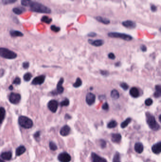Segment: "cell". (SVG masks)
Returning a JSON list of instances; mask_svg holds the SVG:
<instances>
[{"mask_svg":"<svg viewBox=\"0 0 161 162\" xmlns=\"http://www.w3.org/2000/svg\"><path fill=\"white\" fill-rule=\"evenodd\" d=\"M10 34L12 37H22L23 34L20 31H17V30H11L10 31Z\"/></svg>","mask_w":161,"mask_h":162,"instance_id":"d4e9b609","label":"cell"},{"mask_svg":"<svg viewBox=\"0 0 161 162\" xmlns=\"http://www.w3.org/2000/svg\"><path fill=\"white\" fill-rule=\"evenodd\" d=\"M95 101V96L92 93H88L86 96L85 101L88 105H92L94 104Z\"/></svg>","mask_w":161,"mask_h":162,"instance_id":"9c48e42d","label":"cell"},{"mask_svg":"<svg viewBox=\"0 0 161 162\" xmlns=\"http://www.w3.org/2000/svg\"><path fill=\"white\" fill-rule=\"evenodd\" d=\"M120 87L125 90H127L129 88V85H128V84H127V83H122L120 84Z\"/></svg>","mask_w":161,"mask_h":162,"instance_id":"ab89813d","label":"cell"},{"mask_svg":"<svg viewBox=\"0 0 161 162\" xmlns=\"http://www.w3.org/2000/svg\"><path fill=\"white\" fill-rule=\"evenodd\" d=\"M95 19L98 21H99V22H101V23H103L104 24H105V25H107V24H109V23H110V21L109 19L105 18H104V17H97L95 18Z\"/></svg>","mask_w":161,"mask_h":162,"instance_id":"44dd1931","label":"cell"},{"mask_svg":"<svg viewBox=\"0 0 161 162\" xmlns=\"http://www.w3.org/2000/svg\"><path fill=\"white\" fill-rule=\"evenodd\" d=\"M161 95V86L157 85L155 86V92L154 93V97L155 98H159Z\"/></svg>","mask_w":161,"mask_h":162,"instance_id":"cb8c5ba5","label":"cell"},{"mask_svg":"<svg viewBox=\"0 0 161 162\" xmlns=\"http://www.w3.org/2000/svg\"><path fill=\"white\" fill-rule=\"evenodd\" d=\"M21 83V80L19 77H17L15 79H14V81L13 82V84H19Z\"/></svg>","mask_w":161,"mask_h":162,"instance_id":"b9f144b4","label":"cell"},{"mask_svg":"<svg viewBox=\"0 0 161 162\" xmlns=\"http://www.w3.org/2000/svg\"><path fill=\"white\" fill-rule=\"evenodd\" d=\"M26 150V149L24 146H20L17 149L16 154L17 156H20L21 155H22L23 153H25Z\"/></svg>","mask_w":161,"mask_h":162,"instance_id":"7402d4cb","label":"cell"},{"mask_svg":"<svg viewBox=\"0 0 161 162\" xmlns=\"http://www.w3.org/2000/svg\"><path fill=\"white\" fill-rule=\"evenodd\" d=\"M42 21L44 22V23H47V24H50L52 21V19L51 18H50L49 17L46 16H44L42 18Z\"/></svg>","mask_w":161,"mask_h":162,"instance_id":"1f68e13d","label":"cell"},{"mask_svg":"<svg viewBox=\"0 0 161 162\" xmlns=\"http://www.w3.org/2000/svg\"><path fill=\"white\" fill-rule=\"evenodd\" d=\"M0 56L3 58L8 59H13L16 58L17 55V54L14 52L8 49L5 48H0Z\"/></svg>","mask_w":161,"mask_h":162,"instance_id":"3957f363","label":"cell"},{"mask_svg":"<svg viewBox=\"0 0 161 162\" xmlns=\"http://www.w3.org/2000/svg\"><path fill=\"white\" fill-rule=\"evenodd\" d=\"M122 139V136L119 133L112 134L111 135V140L114 143H119Z\"/></svg>","mask_w":161,"mask_h":162,"instance_id":"e0dca14e","label":"cell"},{"mask_svg":"<svg viewBox=\"0 0 161 162\" xmlns=\"http://www.w3.org/2000/svg\"><path fill=\"white\" fill-rule=\"evenodd\" d=\"M88 42L89 44L94 46H103L104 44V41L103 40H88Z\"/></svg>","mask_w":161,"mask_h":162,"instance_id":"2e32d148","label":"cell"},{"mask_svg":"<svg viewBox=\"0 0 161 162\" xmlns=\"http://www.w3.org/2000/svg\"><path fill=\"white\" fill-rule=\"evenodd\" d=\"M152 150L155 154H159L161 151V143L159 142L152 146Z\"/></svg>","mask_w":161,"mask_h":162,"instance_id":"9a60e30c","label":"cell"},{"mask_svg":"<svg viewBox=\"0 0 161 162\" xmlns=\"http://www.w3.org/2000/svg\"><path fill=\"white\" fill-rule=\"evenodd\" d=\"M108 36L109 37L112 38H118L120 39L125 41H130L132 40V37L130 35L126 34L125 33H122L119 32H110L108 34Z\"/></svg>","mask_w":161,"mask_h":162,"instance_id":"5b68a950","label":"cell"},{"mask_svg":"<svg viewBox=\"0 0 161 162\" xmlns=\"http://www.w3.org/2000/svg\"><path fill=\"white\" fill-rule=\"evenodd\" d=\"M145 114L147 122L150 128L154 131H158L160 130V126L157 122L154 116L148 112H147Z\"/></svg>","mask_w":161,"mask_h":162,"instance_id":"7a4b0ae2","label":"cell"},{"mask_svg":"<svg viewBox=\"0 0 161 162\" xmlns=\"http://www.w3.org/2000/svg\"><path fill=\"white\" fill-rule=\"evenodd\" d=\"M108 58L110 59H114L115 58V56L114 54L113 53H110L108 54Z\"/></svg>","mask_w":161,"mask_h":162,"instance_id":"ee69618b","label":"cell"},{"mask_svg":"<svg viewBox=\"0 0 161 162\" xmlns=\"http://www.w3.org/2000/svg\"><path fill=\"white\" fill-rule=\"evenodd\" d=\"M145 105H147V106H151L153 104V100H152V99L148 98V99H147V100L145 101Z\"/></svg>","mask_w":161,"mask_h":162,"instance_id":"8d00e7d4","label":"cell"},{"mask_svg":"<svg viewBox=\"0 0 161 162\" xmlns=\"http://www.w3.org/2000/svg\"><path fill=\"white\" fill-rule=\"evenodd\" d=\"M129 94L132 97H138L139 95V90L136 87H132L129 90Z\"/></svg>","mask_w":161,"mask_h":162,"instance_id":"d6986e66","label":"cell"},{"mask_svg":"<svg viewBox=\"0 0 161 162\" xmlns=\"http://www.w3.org/2000/svg\"><path fill=\"white\" fill-rule=\"evenodd\" d=\"M91 157L93 162H107L105 158H102L95 153H92Z\"/></svg>","mask_w":161,"mask_h":162,"instance_id":"7c38bea8","label":"cell"},{"mask_svg":"<svg viewBox=\"0 0 161 162\" xmlns=\"http://www.w3.org/2000/svg\"><path fill=\"white\" fill-rule=\"evenodd\" d=\"M71 131V128L68 125H65L60 130V134L62 136H67L69 134Z\"/></svg>","mask_w":161,"mask_h":162,"instance_id":"5bb4252c","label":"cell"},{"mask_svg":"<svg viewBox=\"0 0 161 162\" xmlns=\"http://www.w3.org/2000/svg\"><path fill=\"white\" fill-rule=\"evenodd\" d=\"M13 87L12 85H11L9 87V89L10 90H13Z\"/></svg>","mask_w":161,"mask_h":162,"instance_id":"816d5d0a","label":"cell"},{"mask_svg":"<svg viewBox=\"0 0 161 162\" xmlns=\"http://www.w3.org/2000/svg\"><path fill=\"white\" fill-rule=\"evenodd\" d=\"M102 109L105 111H107L109 109V105L107 102H105L102 106Z\"/></svg>","mask_w":161,"mask_h":162,"instance_id":"7bdbcfd3","label":"cell"},{"mask_svg":"<svg viewBox=\"0 0 161 162\" xmlns=\"http://www.w3.org/2000/svg\"><path fill=\"white\" fill-rule=\"evenodd\" d=\"M113 162H121L120 155L119 152H116L113 158Z\"/></svg>","mask_w":161,"mask_h":162,"instance_id":"83f0119b","label":"cell"},{"mask_svg":"<svg viewBox=\"0 0 161 162\" xmlns=\"http://www.w3.org/2000/svg\"><path fill=\"white\" fill-rule=\"evenodd\" d=\"M140 49L141 51H143V52L147 51V47L145 46V45H142L141 46Z\"/></svg>","mask_w":161,"mask_h":162,"instance_id":"c3c4849f","label":"cell"},{"mask_svg":"<svg viewBox=\"0 0 161 162\" xmlns=\"http://www.w3.org/2000/svg\"><path fill=\"white\" fill-rule=\"evenodd\" d=\"M32 77V74L30 73H26L24 75V79L26 81L28 82L30 80V79H31Z\"/></svg>","mask_w":161,"mask_h":162,"instance_id":"d6a6232c","label":"cell"},{"mask_svg":"<svg viewBox=\"0 0 161 162\" xmlns=\"http://www.w3.org/2000/svg\"><path fill=\"white\" fill-rule=\"evenodd\" d=\"M97 36V34L94 32H91L88 34V36L90 37H94Z\"/></svg>","mask_w":161,"mask_h":162,"instance_id":"7dc6e473","label":"cell"},{"mask_svg":"<svg viewBox=\"0 0 161 162\" xmlns=\"http://www.w3.org/2000/svg\"><path fill=\"white\" fill-rule=\"evenodd\" d=\"M40 132L39 131L37 132L36 133H35V134L34 135V137L37 138V137H40Z\"/></svg>","mask_w":161,"mask_h":162,"instance_id":"f907efd6","label":"cell"},{"mask_svg":"<svg viewBox=\"0 0 161 162\" xmlns=\"http://www.w3.org/2000/svg\"><path fill=\"white\" fill-rule=\"evenodd\" d=\"M99 142H100V145L102 148H104L106 147V142L105 140H104L103 139H101Z\"/></svg>","mask_w":161,"mask_h":162,"instance_id":"f35d334b","label":"cell"},{"mask_svg":"<svg viewBox=\"0 0 161 162\" xmlns=\"http://www.w3.org/2000/svg\"><path fill=\"white\" fill-rule=\"evenodd\" d=\"M48 107L52 112L55 113L57 110L58 102L56 100H51L48 103Z\"/></svg>","mask_w":161,"mask_h":162,"instance_id":"ba28073f","label":"cell"},{"mask_svg":"<svg viewBox=\"0 0 161 162\" xmlns=\"http://www.w3.org/2000/svg\"><path fill=\"white\" fill-rule=\"evenodd\" d=\"M1 157L3 159L5 160H10L12 158V153L10 151L5 152L2 153L1 155Z\"/></svg>","mask_w":161,"mask_h":162,"instance_id":"ffe728a7","label":"cell"},{"mask_svg":"<svg viewBox=\"0 0 161 162\" xmlns=\"http://www.w3.org/2000/svg\"><path fill=\"white\" fill-rule=\"evenodd\" d=\"M161 115H160L159 116V121H160V122H161Z\"/></svg>","mask_w":161,"mask_h":162,"instance_id":"f5cc1de1","label":"cell"},{"mask_svg":"<svg viewBox=\"0 0 161 162\" xmlns=\"http://www.w3.org/2000/svg\"><path fill=\"white\" fill-rule=\"evenodd\" d=\"M69 100H68V99H65L63 101H62V102H61L60 105H61V106L62 107L67 106H68L69 105Z\"/></svg>","mask_w":161,"mask_h":162,"instance_id":"d590c367","label":"cell"},{"mask_svg":"<svg viewBox=\"0 0 161 162\" xmlns=\"http://www.w3.org/2000/svg\"><path fill=\"white\" fill-rule=\"evenodd\" d=\"M151 9L153 12H155L157 11V7L154 4L151 5Z\"/></svg>","mask_w":161,"mask_h":162,"instance_id":"bcb514c9","label":"cell"},{"mask_svg":"<svg viewBox=\"0 0 161 162\" xmlns=\"http://www.w3.org/2000/svg\"><path fill=\"white\" fill-rule=\"evenodd\" d=\"M32 0H22L21 2V4L24 6H29L32 3Z\"/></svg>","mask_w":161,"mask_h":162,"instance_id":"f1b7e54d","label":"cell"},{"mask_svg":"<svg viewBox=\"0 0 161 162\" xmlns=\"http://www.w3.org/2000/svg\"><path fill=\"white\" fill-rule=\"evenodd\" d=\"M131 118H127L125 121H124L123 122H122V124H121V125H120L121 127L122 128H124L127 127L129 125V124L131 122Z\"/></svg>","mask_w":161,"mask_h":162,"instance_id":"4316f807","label":"cell"},{"mask_svg":"<svg viewBox=\"0 0 161 162\" xmlns=\"http://www.w3.org/2000/svg\"><path fill=\"white\" fill-rule=\"evenodd\" d=\"M122 25L125 28H129V29H133L136 27V23L133 21H123L122 22Z\"/></svg>","mask_w":161,"mask_h":162,"instance_id":"8fae6325","label":"cell"},{"mask_svg":"<svg viewBox=\"0 0 161 162\" xmlns=\"http://www.w3.org/2000/svg\"><path fill=\"white\" fill-rule=\"evenodd\" d=\"M49 147L51 150L55 151L57 149V146L53 142H50L49 143Z\"/></svg>","mask_w":161,"mask_h":162,"instance_id":"836d02e7","label":"cell"},{"mask_svg":"<svg viewBox=\"0 0 161 162\" xmlns=\"http://www.w3.org/2000/svg\"><path fill=\"white\" fill-rule=\"evenodd\" d=\"M17 0H2V2L4 4H9V3H12L16 2Z\"/></svg>","mask_w":161,"mask_h":162,"instance_id":"60d3db41","label":"cell"},{"mask_svg":"<svg viewBox=\"0 0 161 162\" xmlns=\"http://www.w3.org/2000/svg\"><path fill=\"white\" fill-rule=\"evenodd\" d=\"M30 7L33 12L42 13H50L51 12V9L48 7L38 2H33Z\"/></svg>","mask_w":161,"mask_h":162,"instance_id":"6da1fadb","label":"cell"},{"mask_svg":"<svg viewBox=\"0 0 161 162\" xmlns=\"http://www.w3.org/2000/svg\"><path fill=\"white\" fill-rule=\"evenodd\" d=\"M45 78L46 77L44 75L36 77L35 78L33 79L32 83L34 85H40L44 83Z\"/></svg>","mask_w":161,"mask_h":162,"instance_id":"30bf717a","label":"cell"},{"mask_svg":"<svg viewBox=\"0 0 161 162\" xmlns=\"http://www.w3.org/2000/svg\"><path fill=\"white\" fill-rule=\"evenodd\" d=\"M18 122L21 127L25 128H30L33 126V121L30 118L25 116L19 117L18 118Z\"/></svg>","mask_w":161,"mask_h":162,"instance_id":"277c9868","label":"cell"},{"mask_svg":"<svg viewBox=\"0 0 161 162\" xmlns=\"http://www.w3.org/2000/svg\"><path fill=\"white\" fill-rule=\"evenodd\" d=\"M64 82V79L62 78L60 79L57 85V90H56V93L57 94H62L64 91V88L62 87V84Z\"/></svg>","mask_w":161,"mask_h":162,"instance_id":"4fadbf2b","label":"cell"},{"mask_svg":"<svg viewBox=\"0 0 161 162\" xmlns=\"http://www.w3.org/2000/svg\"><path fill=\"white\" fill-rule=\"evenodd\" d=\"M134 149L137 153L138 154L142 153L144 150L143 144L140 142L136 143L134 146Z\"/></svg>","mask_w":161,"mask_h":162,"instance_id":"ac0fdd59","label":"cell"},{"mask_svg":"<svg viewBox=\"0 0 161 162\" xmlns=\"http://www.w3.org/2000/svg\"><path fill=\"white\" fill-rule=\"evenodd\" d=\"M117 122L115 121H112L109 123L107 125V127L109 128H113L117 127Z\"/></svg>","mask_w":161,"mask_h":162,"instance_id":"f546056e","label":"cell"},{"mask_svg":"<svg viewBox=\"0 0 161 162\" xmlns=\"http://www.w3.org/2000/svg\"><path fill=\"white\" fill-rule=\"evenodd\" d=\"M82 84V82L80 78H78L76 80V82L73 84V86L75 88H78L81 86Z\"/></svg>","mask_w":161,"mask_h":162,"instance_id":"4dcf8cb0","label":"cell"},{"mask_svg":"<svg viewBox=\"0 0 161 162\" xmlns=\"http://www.w3.org/2000/svg\"><path fill=\"white\" fill-rule=\"evenodd\" d=\"M9 102L14 104L18 103L21 99V95L18 93H12L10 94L9 96Z\"/></svg>","mask_w":161,"mask_h":162,"instance_id":"8992f818","label":"cell"},{"mask_svg":"<svg viewBox=\"0 0 161 162\" xmlns=\"http://www.w3.org/2000/svg\"><path fill=\"white\" fill-rule=\"evenodd\" d=\"M71 159V155L66 152L61 153L58 156V159L61 162H69Z\"/></svg>","mask_w":161,"mask_h":162,"instance_id":"52a82bcc","label":"cell"},{"mask_svg":"<svg viewBox=\"0 0 161 162\" xmlns=\"http://www.w3.org/2000/svg\"><path fill=\"white\" fill-rule=\"evenodd\" d=\"M0 162H4L3 160H1V159H0Z\"/></svg>","mask_w":161,"mask_h":162,"instance_id":"db71d44e","label":"cell"},{"mask_svg":"<svg viewBox=\"0 0 161 162\" xmlns=\"http://www.w3.org/2000/svg\"><path fill=\"white\" fill-rule=\"evenodd\" d=\"M29 66V64L28 62H25L23 63V67L25 69H27Z\"/></svg>","mask_w":161,"mask_h":162,"instance_id":"f6af8a7d","label":"cell"},{"mask_svg":"<svg viewBox=\"0 0 161 162\" xmlns=\"http://www.w3.org/2000/svg\"><path fill=\"white\" fill-rule=\"evenodd\" d=\"M110 96L113 99L117 100L120 97V94L118 90H113L110 93Z\"/></svg>","mask_w":161,"mask_h":162,"instance_id":"603a6c76","label":"cell"},{"mask_svg":"<svg viewBox=\"0 0 161 162\" xmlns=\"http://www.w3.org/2000/svg\"><path fill=\"white\" fill-rule=\"evenodd\" d=\"M51 30L53 31L54 32H59L60 31V30H61L60 28L58 27H57V26H56L55 25L51 26Z\"/></svg>","mask_w":161,"mask_h":162,"instance_id":"74e56055","label":"cell"},{"mask_svg":"<svg viewBox=\"0 0 161 162\" xmlns=\"http://www.w3.org/2000/svg\"><path fill=\"white\" fill-rule=\"evenodd\" d=\"M5 116V110L2 107H0V124L2 122Z\"/></svg>","mask_w":161,"mask_h":162,"instance_id":"484cf974","label":"cell"},{"mask_svg":"<svg viewBox=\"0 0 161 162\" xmlns=\"http://www.w3.org/2000/svg\"><path fill=\"white\" fill-rule=\"evenodd\" d=\"M13 12L15 14L19 15L22 13V10L19 8H15L13 9Z\"/></svg>","mask_w":161,"mask_h":162,"instance_id":"e575fe53","label":"cell"},{"mask_svg":"<svg viewBox=\"0 0 161 162\" xmlns=\"http://www.w3.org/2000/svg\"><path fill=\"white\" fill-rule=\"evenodd\" d=\"M101 74L103 75L106 76V75H108V72L107 71H101Z\"/></svg>","mask_w":161,"mask_h":162,"instance_id":"681fc988","label":"cell"}]
</instances>
